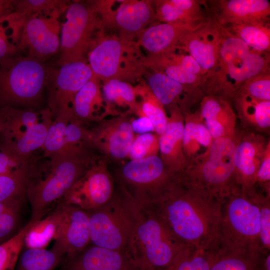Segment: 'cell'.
I'll return each mask as SVG.
<instances>
[{
	"label": "cell",
	"instance_id": "6da1fadb",
	"mask_svg": "<svg viewBox=\"0 0 270 270\" xmlns=\"http://www.w3.org/2000/svg\"><path fill=\"white\" fill-rule=\"evenodd\" d=\"M144 202L190 248L213 250L222 245V203L206 190L179 176L160 194Z\"/></svg>",
	"mask_w": 270,
	"mask_h": 270
},
{
	"label": "cell",
	"instance_id": "7a4b0ae2",
	"mask_svg": "<svg viewBox=\"0 0 270 270\" xmlns=\"http://www.w3.org/2000/svg\"><path fill=\"white\" fill-rule=\"evenodd\" d=\"M102 157L84 142L49 158L44 166L34 165L26 186V198L32 210L30 221H38L52 212L72 185Z\"/></svg>",
	"mask_w": 270,
	"mask_h": 270
},
{
	"label": "cell",
	"instance_id": "3957f363",
	"mask_svg": "<svg viewBox=\"0 0 270 270\" xmlns=\"http://www.w3.org/2000/svg\"><path fill=\"white\" fill-rule=\"evenodd\" d=\"M136 200V220L128 254L136 264L147 270H162L191 248L174 236L150 204Z\"/></svg>",
	"mask_w": 270,
	"mask_h": 270
},
{
	"label": "cell",
	"instance_id": "277c9868",
	"mask_svg": "<svg viewBox=\"0 0 270 270\" xmlns=\"http://www.w3.org/2000/svg\"><path fill=\"white\" fill-rule=\"evenodd\" d=\"M236 138V134L231 138L214 140L205 151L190 161L180 174L182 178L206 190L223 203L241 190L236 182L234 161Z\"/></svg>",
	"mask_w": 270,
	"mask_h": 270
},
{
	"label": "cell",
	"instance_id": "5b68a950",
	"mask_svg": "<svg viewBox=\"0 0 270 270\" xmlns=\"http://www.w3.org/2000/svg\"><path fill=\"white\" fill-rule=\"evenodd\" d=\"M88 57L94 74L101 82L116 79L132 84L147 70L146 56L136 42L124 40L117 34H105L103 30L94 40Z\"/></svg>",
	"mask_w": 270,
	"mask_h": 270
},
{
	"label": "cell",
	"instance_id": "8992f818",
	"mask_svg": "<svg viewBox=\"0 0 270 270\" xmlns=\"http://www.w3.org/2000/svg\"><path fill=\"white\" fill-rule=\"evenodd\" d=\"M120 188V193L114 194L105 204L87 211L90 242L96 246L128 254L136 220V200L122 184Z\"/></svg>",
	"mask_w": 270,
	"mask_h": 270
},
{
	"label": "cell",
	"instance_id": "52a82bcc",
	"mask_svg": "<svg viewBox=\"0 0 270 270\" xmlns=\"http://www.w3.org/2000/svg\"><path fill=\"white\" fill-rule=\"evenodd\" d=\"M48 68L27 56L0 62V108L36 106L46 87Z\"/></svg>",
	"mask_w": 270,
	"mask_h": 270
},
{
	"label": "cell",
	"instance_id": "ba28073f",
	"mask_svg": "<svg viewBox=\"0 0 270 270\" xmlns=\"http://www.w3.org/2000/svg\"><path fill=\"white\" fill-rule=\"evenodd\" d=\"M256 189L246 192L240 190L224 200L222 244L262 249L260 242V208L254 198Z\"/></svg>",
	"mask_w": 270,
	"mask_h": 270
},
{
	"label": "cell",
	"instance_id": "9c48e42d",
	"mask_svg": "<svg viewBox=\"0 0 270 270\" xmlns=\"http://www.w3.org/2000/svg\"><path fill=\"white\" fill-rule=\"evenodd\" d=\"M102 20L92 4L78 1L66 8V20L61 28L58 64L86 60L96 30H102Z\"/></svg>",
	"mask_w": 270,
	"mask_h": 270
},
{
	"label": "cell",
	"instance_id": "30bf717a",
	"mask_svg": "<svg viewBox=\"0 0 270 270\" xmlns=\"http://www.w3.org/2000/svg\"><path fill=\"white\" fill-rule=\"evenodd\" d=\"M269 52L251 50L226 65L214 68L204 77L201 90L204 96H214L232 102L248 79L270 70Z\"/></svg>",
	"mask_w": 270,
	"mask_h": 270
},
{
	"label": "cell",
	"instance_id": "8fae6325",
	"mask_svg": "<svg viewBox=\"0 0 270 270\" xmlns=\"http://www.w3.org/2000/svg\"><path fill=\"white\" fill-rule=\"evenodd\" d=\"M116 10L112 8V0L92 2L102 22V28L115 30L118 36L128 41H134L148 27L158 22L152 0H119Z\"/></svg>",
	"mask_w": 270,
	"mask_h": 270
},
{
	"label": "cell",
	"instance_id": "7c38bea8",
	"mask_svg": "<svg viewBox=\"0 0 270 270\" xmlns=\"http://www.w3.org/2000/svg\"><path fill=\"white\" fill-rule=\"evenodd\" d=\"M59 65L58 68H48L46 84L48 108L54 118L72 114L75 96L94 76L87 60Z\"/></svg>",
	"mask_w": 270,
	"mask_h": 270
},
{
	"label": "cell",
	"instance_id": "4fadbf2b",
	"mask_svg": "<svg viewBox=\"0 0 270 270\" xmlns=\"http://www.w3.org/2000/svg\"><path fill=\"white\" fill-rule=\"evenodd\" d=\"M123 182L132 190L136 200H148L160 194L179 174L172 172L160 156L130 160L120 171Z\"/></svg>",
	"mask_w": 270,
	"mask_h": 270
},
{
	"label": "cell",
	"instance_id": "5bb4252c",
	"mask_svg": "<svg viewBox=\"0 0 270 270\" xmlns=\"http://www.w3.org/2000/svg\"><path fill=\"white\" fill-rule=\"evenodd\" d=\"M133 116L106 118L87 128V142L107 162L122 164L135 137L131 125Z\"/></svg>",
	"mask_w": 270,
	"mask_h": 270
},
{
	"label": "cell",
	"instance_id": "9a60e30c",
	"mask_svg": "<svg viewBox=\"0 0 270 270\" xmlns=\"http://www.w3.org/2000/svg\"><path fill=\"white\" fill-rule=\"evenodd\" d=\"M108 164L103 157L94 162L72 185L60 203L86 211L94 210L107 203L114 194V178Z\"/></svg>",
	"mask_w": 270,
	"mask_h": 270
},
{
	"label": "cell",
	"instance_id": "2e32d148",
	"mask_svg": "<svg viewBox=\"0 0 270 270\" xmlns=\"http://www.w3.org/2000/svg\"><path fill=\"white\" fill-rule=\"evenodd\" d=\"M58 15H34L26 20L19 34L18 50L42 62L59 50L61 30Z\"/></svg>",
	"mask_w": 270,
	"mask_h": 270
},
{
	"label": "cell",
	"instance_id": "e0dca14e",
	"mask_svg": "<svg viewBox=\"0 0 270 270\" xmlns=\"http://www.w3.org/2000/svg\"><path fill=\"white\" fill-rule=\"evenodd\" d=\"M58 218L57 231L52 248L62 256L71 258L86 248L90 242L88 214L75 206L60 203L54 210Z\"/></svg>",
	"mask_w": 270,
	"mask_h": 270
},
{
	"label": "cell",
	"instance_id": "ac0fdd59",
	"mask_svg": "<svg viewBox=\"0 0 270 270\" xmlns=\"http://www.w3.org/2000/svg\"><path fill=\"white\" fill-rule=\"evenodd\" d=\"M269 142L254 132H237L234 161L236 182L242 192L256 188L257 172Z\"/></svg>",
	"mask_w": 270,
	"mask_h": 270
},
{
	"label": "cell",
	"instance_id": "d6986e66",
	"mask_svg": "<svg viewBox=\"0 0 270 270\" xmlns=\"http://www.w3.org/2000/svg\"><path fill=\"white\" fill-rule=\"evenodd\" d=\"M145 64L148 69L162 73L190 88L201 90L206 73L182 46L160 54H148Z\"/></svg>",
	"mask_w": 270,
	"mask_h": 270
},
{
	"label": "cell",
	"instance_id": "ffe728a7",
	"mask_svg": "<svg viewBox=\"0 0 270 270\" xmlns=\"http://www.w3.org/2000/svg\"><path fill=\"white\" fill-rule=\"evenodd\" d=\"M144 76L146 85L166 112L177 109L184 115L192 112L204 96L200 89L187 86L159 72L147 68Z\"/></svg>",
	"mask_w": 270,
	"mask_h": 270
},
{
	"label": "cell",
	"instance_id": "44dd1931",
	"mask_svg": "<svg viewBox=\"0 0 270 270\" xmlns=\"http://www.w3.org/2000/svg\"><path fill=\"white\" fill-rule=\"evenodd\" d=\"M222 26L212 16L190 32L181 46L196 60L206 74L217 63Z\"/></svg>",
	"mask_w": 270,
	"mask_h": 270
},
{
	"label": "cell",
	"instance_id": "7402d4cb",
	"mask_svg": "<svg viewBox=\"0 0 270 270\" xmlns=\"http://www.w3.org/2000/svg\"><path fill=\"white\" fill-rule=\"evenodd\" d=\"M207 3L211 16L222 26L270 20L268 0H218Z\"/></svg>",
	"mask_w": 270,
	"mask_h": 270
},
{
	"label": "cell",
	"instance_id": "603a6c76",
	"mask_svg": "<svg viewBox=\"0 0 270 270\" xmlns=\"http://www.w3.org/2000/svg\"><path fill=\"white\" fill-rule=\"evenodd\" d=\"M204 21L158 22L144 30L136 42L140 47L144 48L148 54H160L180 46L187 34Z\"/></svg>",
	"mask_w": 270,
	"mask_h": 270
},
{
	"label": "cell",
	"instance_id": "cb8c5ba5",
	"mask_svg": "<svg viewBox=\"0 0 270 270\" xmlns=\"http://www.w3.org/2000/svg\"><path fill=\"white\" fill-rule=\"evenodd\" d=\"M166 112L167 124L164 134L160 136L159 156L172 172L180 174L190 162L183 148L184 116L177 109L170 110Z\"/></svg>",
	"mask_w": 270,
	"mask_h": 270
},
{
	"label": "cell",
	"instance_id": "d4e9b609",
	"mask_svg": "<svg viewBox=\"0 0 270 270\" xmlns=\"http://www.w3.org/2000/svg\"><path fill=\"white\" fill-rule=\"evenodd\" d=\"M198 110L213 140L236 134L238 117L232 102L217 96H204Z\"/></svg>",
	"mask_w": 270,
	"mask_h": 270
},
{
	"label": "cell",
	"instance_id": "484cf974",
	"mask_svg": "<svg viewBox=\"0 0 270 270\" xmlns=\"http://www.w3.org/2000/svg\"><path fill=\"white\" fill-rule=\"evenodd\" d=\"M87 128L86 125L73 114L56 117L42 148L44 156L49 158L72 146L87 142Z\"/></svg>",
	"mask_w": 270,
	"mask_h": 270
},
{
	"label": "cell",
	"instance_id": "4316f807",
	"mask_svg": "<svg viewBox=\"0 0 270 270\" xmlns=\"http://www.w3.org/2000/svg\"><path fill=\"white\" fill-rule=\"evenodd\" d=\"M68 260L64 270H130L133 264L128 254L96 246Z\"/></svg>",
	"mask_w": 270,
	"mask_h": 270
},
{
	"label": "cell",
	"instance_id": "83f0119b",
	"mask_svg": "<svg viewBox=\"0 0 270 270\" xmlns=\"http://www.w3.org/2000/svg\"><path fill=\"white\" fill-rule=\"evenodd\" d=\"M269 252L258 247L222 244L209 270H266L265 258Z\"/></svg>",
	"mask_w": 270,
	"mask_h": 270
},
{
	"label": "cell",
	"instance_id": "f1b7e54d",
	"mask_svg": "<svg viewBox=\"0 0 270 270\" xmlns=\"http://www.w3.org/2000/svg\"><path fill=\"white\" fill-rule=\"evenodd\" d=\"M107 118L136 115L140 108L138 86L116 79L102 82Z\"/></svg>",
	"mask_w": 270,
	"mask_h": 270
},
{
	"label": "cell",
	"instance_id": "f546056e",
	"mask_svg": "<svg viewBox=\"0 0 270 270\" xmlns=\"http://www.w3.org/2000/svg\"><path fill=\"white\" fill-rule=\"evenodd\" d=\"M102 86L100 80L94 74L78 92L73 100L72 110L74 116L86 125L107 118Z\"/></svg>",
	"mask_w": 270,
	"mask_h": 270
},
{
	"label": "cell",
	"instance_id": "4dcf8cb0",
	"mask_svg": "<svg viewBox=\"0 0 270 270\" xmlns=\"http://www.w3.org/2000/svg\"><path fill=\"white\" fill-rule=\"evenodd\" d=\"M158 22H200L210 16L207 2L198 0H152Z\"/></svg>",
	"mask_w": 270,
	"mask_h": 270
},
{
	"label": "cell",
	"instance_id": "1f68e13d",
	"mask_svg": "<svg viewBox=\"0 0 270 270\" xmlns=\"http://www.w3.org/2000/svg\"><path fill=\"white\" fill-rule=\"evenodd\" d=\"M242 124L255 130L264 132L270 128V101L262 100L245 94L232 98Z\"/></svg>",
	"mask_w": 270,
	"mask_h": 270
},
{
	"label": "cell",
	"instance_id": "d6a6232c",
	"mask_svg": "<svg viewBox=\"0 0 270 270\" xmlns=\"http://www.w3.org/2000/svg\"><path fill=\"white\" fill-rule=\"evenodd\" d=\"M41 112L38 121L21 136L10 140H2L20 155L31 158L34 151L42 148L54 119L48 108L42 110Z\"/></svg>",
	"mask_w": 270,
	"mask_h": 270
},
{
	"label": "cell",
	"instance_id": "836d02e7",
	"mask_svg": "<svg viewBox=\"0 0 270 270\" xmlns=\"http://www.w3.org/2000/svg\"><path fill=\"white\" fill-rule=\"evenodd\" d=\"M184 116L183 148L189 162L206 150L213 140L210 132L202 121L198 108L186 114Z\"/></svg>",
	"mask_w": 270,
	"mask_h": 270
},
{
	"label": "cell",
	"instance_id": "e575fe53",
	"mask_svg": "<svg viewBox=\"0 0 270 270\" xmlns=\"http://www.w3.org/2000/svg\"><path fill=\"white\" fill-rule=\"evenodd\" d=\"M224 26L244 41L251 50L270 53V20Z\"/></svg>",
	"mask_w": 270,
	"mask_h": 270
},
{
	"label": "cell",
	"instance_id": "d590c367",
	"mask_svg": "<svg viewBox=\"0 0 270 270\" xmlns=\"http://www.w3.org/2000/svg\"><path fill=\"white\" fill-rule=\"evenodd\" d=\"M140 108L136 116H144L152 123L156 133L164 132L168 121L166 111L146 84L138 85Z\"/></svg>",
	"mask_w": 270,
	"mask_h": 270
},
{
	"label": "cell",
	"instance_id": "8d00e7d4",
	"mask_svg": "<svg viewBox=\"0 0 270 270\" xmlns=\"http://www.w3.org/2000/svg\"><path fill=\"white\" fill-rule=\"evenodd\" d=\"M57 224V216L54 210L42 220L34 222L26 234L24 246L26 248H46L55 239Z\"/></svg>",
	"mask_w": 270,
	"mask_h": 270
},
{
	"label": "cell",
	"instance_id": "74e56055",
	"mask_svg": "<svg viewBox=\"0 0 270 270\" xmlns=\"http://www.w3.org/2000/svg\"><path fill=\"white\" fill-rule=\"evenodd\" d=\"M62 256L52 249L29 248L18 259L16 270H54Z\"/></svg>",
	"mask_w": 270,
	"mask_h": 270
},
{
	"label": "cell",
	"instance_id": "f35d334b",
	"mask_svg": "<svg viewBox=\"0 0 270 270\" xmlns=\"http://www.w3.org/2000/svg\"><path fill=\"white\" fill-rule=\"evenodd\" d=\"M218 249L187 250L162 270H209Z\"/></svg>",
	"mask_w": 270,
	"mask_h": 270
},
{
	"label": "cell",
	"instance_id": "ab89813d",
	"mask_svg": "<svg viewBox=\"0 0 270 270\" xmlns=\"http://www.w3.org/2000/svg\"><path fill=\"white\" fill-rule=\"evenodd\" d=\"M34 165L0 176V202L26 198L28 177Z\"/></svg>",
	"mask_w": 270,
	"mask_h": 270
},
{
	"label": "cell",
	"instance_id": "60d3db41",
	"mask_svg": "<svg viewBox=\"0 0 270 270\" xmlns=\"http://www.w3.org/2000/svg\"><path fill=\"white\" fill-rule=\"evenodd\" d=\"M251 49L244 41L222 26V39L218 60L214 68L224 66L234 60L244 56Z\"/></svg>",
	"mask_w": 270,
	"mask_h": 270
},
{
	"label": "cell",
	"instance_id": "b9f144b4",
	"mask_svg": "<svg viewBox=\"0 0 270 270\" xmlns=\"http://www.w3.org/2000/svg\"><path fill=\"white\" fill-rule=\"evenodd\" d=\"M34 223L29 221L16 234L0 244V270H15L24 237Z\"/></svg>",
	"mask_w": 270,
	"mask_h": 270
},
{
	"label": "cell",
	"instance_id": "7bdbcfd3",
	"mask_svg": "<svg viewBox=\"0 0 270 270\" xmlns=\"http://www.w3.org/2000/svg\"><path fill=\"white\" fill-rule=\"evenodd\" d=\"M159 138L160 136L154 132L136 134L127 160H138L158 156Z\"/></svg>",
	"mask_w": 270,
	"mask_h": 270
},
{
	"label": "cell",
	"instance_id": "ee69618b",
	"mask_svg": "<svg viewBox=\"0 0 270 270\" xmlns=\"http://www.w3.org/2000/svg\"><path fill=\"white\" fill-rule=\"evenodd\" d=\"M237 94H245L258 100L270 101V70L248 79L235 96Z\"/></svg>",
	"mask_w": 270,
	"mask_h": 270
},
{
	"label": "cell",
	"instance_id": "f6af8a7d",
	"mask_svg": "<svg viewBox=\"0 0 270 270\" xmlns=\"http://www.w3.org/2000/svg\"><path fill=\"white\" fill-rule=\"evenodd\" d=\"M254 198L260 208V242L262 248L268 252L270 249V194L259 192L256 190Z\"/></svg>",
	"mask_w": 270,
	"mask_h": 270
},
{
	"label": "cell",
	"instance_id": "bcb514c9",
	"mask_svg": "<svg viewBox=\"0 0 270 270\" xmlns=\"http://www.w3.org/2000/svg\"><path fill=\"white\" fill-rule=\"evenodd\" d=\"M31 158L22 156L2 140L0 142V176L32 166Z\"/></svg>",
	"mask_w": 270,
	"mask_h": 270
},
{
	"label": "cell",
	"instance_id": "7dc6e473",
	"mask_svg": "<svg viewBox=\"0 0 270 270\" xmlns=\"http://www.w3.org/2000/svg\"><path fill=\"white\" fill-rule=\"evenodd\" d=\"M5 21L0 22V62L14 56L18 52V47L12 36V28Z\"/></svg>",
	"mask_w": 270,
	"mask_h": 270
},
{
	"label": "cell",
	"instance_id": "c3c4849f",
	"mask_svg": "<svg viewBox=\"0 0 270 270\" xmlns=\"http://www.w3.org/2000/svg\"><path fill=\"white\" fill-rule=\"evenodd\" d=\"M270 142L268 144L266 152L257 172L256 186H262V190L270 193Z\"/></svg>",
	"mask_w": 270,
	"mask_h": 270
},
{
	"label": "cell",
	"instance_id": "681fc988",
	"mask_svg": "<svg viewBox=\"0 0 270 270\" xmlns=\"http://www.w3.org/2000/svg\"><path fill=\"white\" fill-rule=\"evenodd\" d=\"M20 210H10L0 214V242L8 237L16 227Z\"/></svg>",
	"mask_w": 270,
	"mask_h": 270
},
{
	"label": "cell",
	"instance_id": "f907efd6",
	"mask_svg": "<svg viewBox=\"0 0 270 270\" xmlns=\"http://www.w3.org/2000/svg\"><path fill=\"white\" fill-rule=\"evenodd\" d=\"M131 125L135 134L155 132L154 126L151 122L143 115L138 116L137 118L132 117Z\"/></svg>",
	"mask_w": 270,
	"mask_h": 270
},
{
	"label": "cell",
	"instance_id": "816d5d0a",
	"mask_svg": "<svg viewBox=\"0 0 270 270\" xmlns=\"http://www.w3.org/2000/svg\"><path fill=\"white\" fill-rule=\"evenodd\" d=\"M24 200L19 199L0 202V214L10 210H20Z\"/></svg>",
	"mask_w": 270,
	"mask_h": 270
},
{
	"label": "cell",
	"instance_id": "f5cc1de1",
	"mask_svg": "<svg viewBox=\"0 0 270 270\" xmlns=\"http://www.w3.org/2000/svg\"><path fill=\"white\" fill-rule=\"evenodd\" d=\"M12 10V0H0V22L8 16Z\"/></svg>",
	"mask_w": 270,
	"mask_h": 270
},
{
	"label": "cell",
	"instance_id": "db71d44e",
	"mask_svg": "<svg viewBox=\"0 0 270 270\" xmlns=\"http://www.w3.org/2000/svg\"><path fill=\"white\" fill-rule=\"evenodd\" d=\"M6 124V118L2 113L0 112V135L2 133Z\"/></svg>",
	"mask_w": 270,
	"mask_h": 270
},
{
	"label": "cell",
	"instance_id": "11a10c76",
	"mask_svg": "<svg viewBox=\"0 0 270 270\" xmlns=\"http://www.w3.org/2000/svg\"><path fill=\"white\" fill-rule=\"evenodd\" d=\"M130 270H148L136 264L134 260Z\"/></svg>",
	"mask_w": 270,
	"mask_h": 270
}]
</instances>
